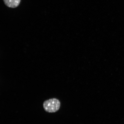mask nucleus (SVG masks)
<instances>
[{"mask_svg":"<svg viewBox=\"0 0 124 124\" xmlns=\"http://www.w3.org/2000/svg\"><path fill=\"white\" fill-rule=\"evenodd\" d=\"M43 106L45 111L48 113H55L60 109V102L58 99L52 98L44 102Z\"/></svg>","mask_w":124,"mask_h":124,"instance_id":"1","label":"nucleus"},{"mask_svg":"<svg viewBox=\"0 0 124 124\" xmlns=\"http://www.w3.org/2000/svg\"><path fill=\"white\" fill-rule=\"evenodd\" d=\"M5 4L7 7L14 8L19 6L21 0H3Z\"/></svg>","mask_w":124,"mask_h":124,"instance_id":"2","label":"nucleus"}]
</instances>
